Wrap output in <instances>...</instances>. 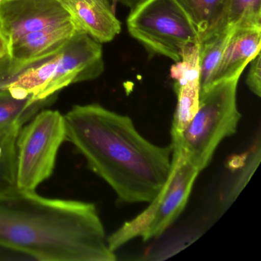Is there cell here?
<instances>
[{"label":"cell","mask_w":261,"mask_h":261,"mask_svg":"<svg viewBox=\"0 0 261 261\" xmlns=\"http://www.w3.org/2000/svg\"><path fill=\"white\" fill-rule=\"evenodd\" d=\"M64 117L66 140L120 201L149 203L156 197L170 172L172 145L153 144L128 116L97 103L75 105Z\"/></svg>","instance_id":"6da1fadb"},{"label":"cell","mask_w":261,"mask_h":261,"mask_svg":"<svg viewBox=\"0 0 261 261\" xmlns=\"http://www.w3.org/2000/svg\"><path fill=\"white\" fill-rule=\"evenodd\" d=\"M260 45L261 27H233L221 62L214 74L212 85L221 81L241 77L250 61L260 53Z\"/></svg>","instance_id":"7c38bea8"},{"label":"cell","mask_w":261,"mask_h":261,"mask_svg":"<svg viewBox=\"0 0 261 261\" xmlns=\"http://www.w3.org/2000/svg\"><path fill=\"white\" fill-rule=\"evenodd\" d=\"M126 25L148 51L175 62L188 46L200 43L195 27L175 0H145L130 10Z\"/></svg>","instance_id":"8992f818"},{"label":"cell","mask_w":261,"mask_h":261,"mask_svg":"<svg viewBox=\"0 0 261 261\" xmlns=\"http://www.w3.org/2000/svg\"><path fill=\"white\" fill-rule=\"evenodd\" d=\"M10 62V42L0 30V86L2 85Z\"/></svg>","instance_id":"d6986e66"},{"label":"cell","mask_w":261,"mask_h":261,"mask_svg":"<svg viewBox=\"0 0 261 261\" xmlns=\"http://www.w3.org/2000/svg\"><path fill=\"white\" fill-rule=\"evenodd\" d=\"M190 19L200 42L218 29L229 0H175Z\"/></svg>","instance_id":"5bb4252c"},{"label":"cell","mask_w":261,"mask_h":261,"mask_svg":"<svg viewBox=\"0 0 261 261\" xmlns=\"http://www.w3.org/2000/svg\"><path fill=\"white\" fill-rule=\"evenodd\" d=\"M19 128L0 131V194L16 188V140Z\"/></svg>","instance_id":"2e32d148"},{"label":"cell","mask_w":261,"mask_h":261,"mask_svg":"<svg viewBox=\"0 0 261 261\" xmlns=\"http://www.w3.org/2000/svg\"><path fill=\"white\" fill-rule=\"evenodd\" d=\"M56 95L36 100L32 96L22 97L7 88H0V131L21 128L36 114L56 100Z\"/></svg>","instance_id":"4fadbf2b"},{"label":"cell","mask_w":261,"mask_h":261,"mask_svg":"<svg viewBox=\"0 0 261 261\" xmlns=\"http://www.w3.org/2000/svg\"><path fill=\"white\" fill-rule=\"evenodd\" d=\"M103 71L101 44L77 30L53 57L24 70L0 88L23 97L32 96L34 100H45L73 84L95 80Z\"/></svg>","instance_id":"3957f363"},{"label":"cell","mask_w":261,"mask_h":261,"mask_svg":"<svg viewBox=\"0 0 261 261\" xmlns=\"http://www.w3.org/2000/svg\"><path fill=\"white\" fill-rule=\"evenodd\" d=\"M175 80L177 105L172 121V137L179 135L198 110L201 85L199 71V45H189L183 51L179 62L170 69Z\"/></svg>","instance_id":"30bf717a"},{"label":"cell","mask_w":261,"mask_h":261,"mask_svg":"<svg viewBox=\"0 0 261 261\" xmlns=\"http://www.w3.org/2000/svg\"><path fill=\"white\" fill-rule=\"evenodd\" d=\"M250 70L247 74V87L257 97L261 96V56L258 53L250 62Z\"/></svg>","instance_id":"ac0fdd59"},{"label":"cell","mask_w":261,"mask_h":261,"mask_svg":"<svg viewBox=\"0 0 261 261\" xmlns=\"http://www.w3.org/2000/svg\"><path fill=\"white\" fill-rule=\"evenodd\" d=\"M172 146L170 172L158 195L140 215L125 222L108 237V245L114 253L135 238L149 241L159 238L173 224L186 207L200 171L183 149Z\"/></svg>","instance_id":"5b68a950"},{"label":"cell","mask_w":261,"mask_h":261,"mask_svg":"<svg viewBox=\"0 0 261 261\" xmlns=\"http://www.w3.org/2000/svg\"><path fill=\"white\" fill-rule=\"evenodd\" d=\"M72 22L60 0H0V30L10 44L29 33Z\"/></svg>","instance_id":"ba28073f"},{"label":"cell","mask_w":261,"mask_h":261,"mask_svg":"<svg viewBox=\"0 0 261 261\" xmlns=\"http://www.w3.org/2000/svg\"><path fill=\"white\" fill-rule=\"evenodd\" d=\"M0 246L42 261H114L92 203L15 188L0 194Z\"/></svg>","instance_id":"7a4b0ae2"},{"label":"cell","mask_w":261,"mask_h":261,"mask_svg":"<svg viewBox=\"0 0 261 261\" xmlns=\"http://www.w3.org/2000/svg\"><path fill=\"white\" fill-rule=\"evenodd\" d=\"M233 27L216 30L199 43V71L201 91L212 86V79L221 62Z\"/></svg>","instance_id":"9a60e30c"},{"label":"cell","mask_w":261,"mask_h":261,"mask_svg":"<svg viewBox=\"0 0 261 261\" xmlns=\"http://www.w3.org/2000/svg\"><path fill=\"white\" fill-rule=\"evenodd\" d=\"M65 140V117L59 111L43 109L27 122L16 140V188L36 191L48 179L54 172L59 148Z\"/></svg>","instance_id":"52a82bcc"},{"label":"cell","mask_w":261,"mask_h":261,"mask_svg":"<svg viewBox=\"0 0 261 261\" xmlns=\"http://www.w3.org/2000/svg\"><path fill=\"white\" fill-rule=\"evenodd\" d=\"M240 77L221 81L200 92L198 110L172 146L183 149L201 172L210 163L218 145L237 132L241 118L237 105Z\"/></svg>","instance_id":"277c9868"},{"label":"cell","mask_w":261,"mask_h":261,"mask_svg":"<svg viewBox=\"0 0 261 261\" xmlns=\"http://www.w3.org/2000/svg\"><path fill=\"white\" fill-rule=\"evenodd\" d=\"M105 1H107L108 4H111L112 7H114L116 4H119L124 6V7H128L131 10L137 7V6L140 5L145 0H105Z\"/></svg>","instance_id":"ffe728a7"},{"label":"cell","mask_w":261,"mask_h":261,"mask_svg":"<svg viewBox=\"0 0 261 261\" xmlns=\"http://www.w3.org/2000/svg\"><path fill=\"white\" fill-rule=\"evenodd\" d=\"M79 31L99 43L111 42L121 32L114 7L105 0H60Z\"/></svg>","instance_id":"8fae6325"},{"label":"cell","mask_w":261,"mask_h":261,"mask_svg":"<svg viewBox=\"0 0 261 261\" xmlns=\"http://www.w3.org/2000/svg\"><path fill=\"white\" fill-rule=\"evenodd\" d=\"M227 27H261V0H229L216 30Z\"/></svg>","instance_id":"e0dca14e"},{"label":"cell","mask_w":261,"mask_h":261,"mask_svg":"<svg viewBox=\"0 0 261 261\" xmlns=\"http://www.w3.org/2000/svg\"><path fill=\"white\" fill-rule=\"evenodd\" d=\"M77 30L72 22H68L29 33L10 43V62L0 87L24 70L53 57L68 43Z\"/></svg>","instance_id":"9c48e42d"}]
</instances>
